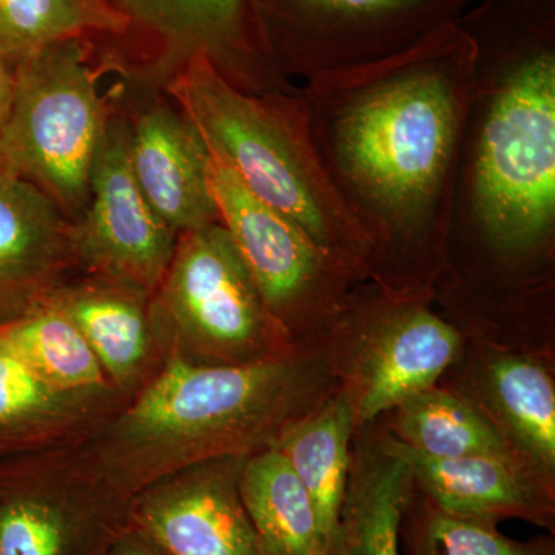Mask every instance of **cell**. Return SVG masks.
Returning a JSON list of instances; mask_svg holds the SVG:
<instances>
[{"mask_svg":"<svg viewBox=\"0 0 555 555\" xmlns=\"http://www.w3.org/2000/svg\"><path fill=\"white\" fill-rule=\"evenodd\" d=\"M327 375L320 358L299 350L248 364L169 357L79 448L109 480L137 495L185 467L272 448L331 392Z\"/></svg>","mask_w":555,"mask_h":555,"instance_id":"cell-1","label":"cell"},{"mask_svg":"<svg viewBox=\"0 0 555 555\" xmlns=\"http://www.w3.org/2000/svg\"><path fill=\"white\" fill-rule=\"evenodd\" d=\"M477 57L476 38L448 22L358 68L366 83L335 109L339 169L389 221H408L436 195L454 149L463 82Z\"/></svg>","mask_w":555,"mask_h":555,"instance_id":"cell-2","label":"cell"},{"mask_svg":"<svg viewBox=\"0 0 555 555\" xmlns=\"http://www.w3.org/2000/svg\"><path fill=\"white\" fill-rule=\"evenodd\" d=\"M152 313L169 357L190 363H259L298 350L221 222L178 236Z\"/></svg>","mask_w":555,"mask_h":555,"instance_id":"cell-3","label":"cell"},{"mask_svg":"<svg viewBox=\"0 0 555 555\" xmlns=\"http://www.w3.org/2000/svg\"><path fill=\"white\" fill-rule=\"evenodd\" d=\"M109 116L79 39L51 43L14 64L0 166L75 221L89 201L91 164Z\"/></svg>","mask_w":555,"mask_h":555,"instance_id":"cell-4","label":"cell"},{"mask_svg":"<svg viewBox=\"0 0 555 555\" xmlns=\"http://www.w3.org/2000/svg\"><path fill=\"white\" fill-rule=\"evenodd\" d=\"M478 142L477 214L506 250L537 246L555 218V57L520 54L502 80Z\"/></svg>","mask_w":555,"mask_h":555,"instance_id":"cell-5","label":"cell"},{"mask_svg":"<svg viewBox=\"0 0 555 555\" xmlns=\"http://www.w3.org/2000/svg\"><path fill=\"white\" fill-rule=\"evenodd\" d=\"M169 90L208 153L332 257L338 240L337 206L286 126L230 86L206 54L189 57Z\"/></svg>","mask_w":555,"mask_h":555,"instance_id":"cell-6","label":"cell"},{"mask_svg":"<svg viewBox=\"0 0 555 555\" xmlns=\"http://www.w3.org/2000/svg\"><path fill=\"white\" fill-rule=\"evenodd\" d=\"M134 495L79 444L0 462V555H105L133 525Z\"/></svg>","mask_w":555,"mask_h":555,"instance_id":"cell-7","label":"cell"},{"mask_svg":"<svg viewBox=\"0 0 555 555\" xmlns=\"http://www.w3.org/2000/svg\"><path fill=\"white\" fill-rule=\"evenodd\" d=\"M129 122L109 116L90 171L87 206L73 222L79 272L155 294L178 236L139 189L130 163Z\"/></svg>","mask_w":555,"mask_h":555,"instance_id":"cell-8","label":"cell"},{"mask_svg":"<svg viewBox=\"0 0 555 555\" xmlns=\"http://www.w3.org/2000/svg\"><path fill=\"white\" fill-rule=\"evenodd\" d=\"M208 181L219 222L228 230L270 313L294 337L299 315L320 291L331 255L286 215L255 196L214 155L208 159Z\"/></svg>","mask_w":555,"mask_h":555,"instance_id":"cell-9","label":"cell"},{"mask_svg":"<svg viewBox=\"0 0 555 555\" xmlns=\"http://www.w3.org/2000/svg\"><path fill=\"white\" fill-rule=\"evenodd\" d=\"M246 456L185 467L139 491L133 524L171 555H269L240 494Z\"/></svg>","mask_w":555,"mask_h":555,"instance_id":"cell-10","label":"cell"},{"mask_svg":"<svg viewBox=\"0 0 555 555\" xmlns=\"http://www.w3.org/2000/svg\"><path fill=\"white\" fill-rule=\"evenodd\" d=\"M462 349L459 332L427 309L383 313L358 339L345 387L363 427L436 386Z\"/></svg>","mask_w":555,"mask_h":555,"instance_id":"cell-11","label":"cell"},{"mask_svg":"<svg viewBox=\"0 0 555 555\" xmlns=\"http://www.w3.org/2000/svg\"><path fill=\"white\" fill-rule=\"evenodd\" d=\"M78 272L67 215L0 166V327L42 306Z\"/></svg>","mask_w":555,"mask_h":555,"instance_id":"cell-12","label":"cell"},{"mask_svg":"<svg viewBox=\"0 0 555 555\" xmlns=\"http://www.w3.org/2000/svg\"><path fill=\"white\" fill-rule=\"evenodd\" d=\"M75 324L118 396L129 403L156 377L169 353L153 323L152 294L75 273L47 299Z\"/></svg>","mask_w":555,"mask_h":555,"instance_id":"cell-13","label":"cell"},{"mask_svg":"<svg viewBox=\"0 0 555 555\" xmlns=\"http://www.w3.org/2000/svg\"><path fill=\"white\" fill-rule=\"evenodd\" d=\"M129 126L131 170L156 215L177 235L219 222L210 155L185 116L159 102Z\"/></svg>","mask_w":555,"mask_h":555,"instance_id":"cell-14","label":"cell"},{"mask_svg":"<svg viewBox=\"0 0 555 555\" xmlns=\"http://www.w3.org/2000/svg\"><path fill=\"white\" fill-rule=\"evenodd\" d=\"M288 38L312 56L411 46L454 21L467 0H273Z\"/></svg>","mask_w":555,"mask_h":555,"instance_id":"cell-15","label":"cell"},{"mask_svg":"<svg viewBox=\"0 0 555 555\" xmlns=\"http://www.w3.org/2000/svg\"><path fill=\"white\" fill-rule=\"evenodd\" d=\"M382 443L406 463L414 488L441 509L495 521L520 518L554 528V485L520 463L489 456L429 459L393 436L383 437Z\"/></svg>","mask_w":555,"mask_h":555,"instance_id":"cell-16","label":"cell"},{"mask_svg":"<svg viewBox=\"0 0 555 555\" xmlns=\"http://www.w3.org/2000/svg\"><path fill=\"white\" fill-rule=\"evenodd\" d=\"M124 404L50 386L0 338V462L82 443Z\"/></svg>","mask_w":555,"mask_h":555,"instance_id":"cell-17","label":"cell"},{"mask_svg":"<svg viewBox=\"0 0 555 555\" xmlns=\"http://www.w3.org/2000/svg\"><path fill=\"white\" fill-rule=\"evenodd\" d=\"M478 404L526 469L554 485L555 389L535 360L499 353L486 361Z\"/></svg>","mask_w":555,"mask_h":555,"instance_id":"cell-18","label":"cell"},{"mask_svg":"<svg viewBox=\"0 0 555 555\" xmlns=\"http://www.w3.org/2000/svg\"><path fill=\"white\" fill-rule=\"evenodd\" d=\"M414 481L406 463L377 443L358 444L328 555H403L401 528Z\"/></svg>","mask_w":555,"mask_h":555,"instance_id":"cell-19","label":"cell"},{"mask_svg":"<svg viewBox=\"0 0 555 555\" xmlns=\"http://www.w3.org/2000/svg\"><path fill=\"white\" fill-rule=\"evenodd\" d=\"M357 429L352 401L341 387L288 425L273 444L305 486L327 550L345 499Z\"/></svg>","mask_w":555,"mask_h":555,"instance_id":"cell-20","label":"cell"},{"mask_svg":"<svg viewBox=\"0 0 555 555\" xmlns=\"http://www.w3.org/2000/svg\"><path fill=\"white\" fill-rule=\"evenodd\" d=\"M240 494L269 555H328L308 492L275 448L244 459Z\"/></svg>","mask_w":555,"mask_h":555,"instance_id":"cell-21","label":"cell"},{"mask_svg":"<svg viewBox=\"0 0 555 555\" xmlns=\"http://www.w3.org/2000/svg\"><path fill=\"white\" fill-rule=\"evenodd\" d=\"M393 411V437L418 454L429 459L489 456L524 465L483 409L469 398L433 386Z\"/></svg>","mask_w":555,"mask_h":555,"instance_id":"cell-22","label":"cell"},{"mask_svg":"<svg viewBox=\"0 0 555 555\" xmlns=\"http://www.w3.org/2000/svg\"><path fill=\"white\" fill-rule=\"evenodd\" d=\"M0 338L50 386L78 396L124 401L86 338L51 302L0 327Z\"/></svg>","mask_w":555,"mask_h":555,"instance_id":"cell-23","label":"cell"},{"mask_svg":"<svg viewBox=\"0 0 555 555\" xmlns=\"http://www.w3.org/2000/svg\"><path fill=\"white\" fill-rule=\"evenodd\" d=\"M141 27L160 36L189 57L210 60L244 40L246 0H104Z\"/></svg>","mask_w":555,"mask_h":555,"instance_id":"cell-24","label":"cell"},{"mask_svg":"<svg viewBox=\"0 0 555 555\" xmlns=\"http://www.w3.org/2000/svg\"><path fill=\"white\" fill-rule=\"evenodd\" d=\"M127 25L104 0H0V54L14 65L51 43Z\"/></svg>","mask_w":555,"mask_h":555,"instance_id":"cell-25","label":"cell"},{"mask_svg":"<svg viewBox=\"0 0 555 555\" xmlns=\"http://www.w3.org/2000/svg\"><path fill=\"white\" fill-rule=\"evenodd\" d=\"M491 518L449 513L414 495L404 514L401 535L409 555H555L547 539L517 542L503 535Z\"/></svg>","mask_w":555,"mask_h":555,"instance_id":"cell-26","label":"cell"},{"mask_svg":"<svg viewBox=\"0 0 555 555\" xmlns=\"http://www.w3.org/2000/svg\"><path fill=\"white\" fill-rule=\"evenodd\" d=\"M105 555H171L169 551L156 542L147 532L142 531L137 525H131L119 539L113 543Z\"/></svg>","mask_w":555,"mask_h":555,"instance_id":"cell-27","label":"cell"},{"mask_svg":"<svg viewBox=\"0 0 555 555\" xmlns=\"http://www.w3.org/2000/svg\"><path fill=\"white\" fill-rule=\"evenodd\" d=\"M14 89V65L0 54V134L9 118Z\"/></svg>","mask_w":555,"mask_h":555,"instance_id":"cell-28","label":"cell"}]
</instances>
